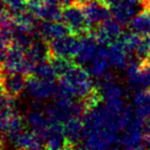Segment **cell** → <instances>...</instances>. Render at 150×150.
I'll return each mask as SVG.
<instances>
[{"mask_svg": "<svg viewBox=\"0 0 150 150\" xmlns=\"http://www.w3.org/2000/svg\"><path fill=\"white\" fill-rule=\"evenodd\" d=\"M121 26L122 25L117 22L114 18H111L94 28L92 34L100 44L110 46L115 41H117L119 36L122 33Z\"/></svg>", "mask_w": 150, "mask_h": 150, "instance_id": "4", "label": "cell"}, {"mask_svg": "<svg viewBox=\"0 0 150 150\" xmlns=\"http://www.w3.org/2000/svg\"><path fill=\"white\" fill-rule=\"evenodd\" d=\"M110 60H109V46L99 43L97 52L94 58L90 61L88 64V71L93 77L102 79L109 73V66H110Z\"/></svg>", "mask_w": 150, "mask_h": 150, "instance_id": "8", "label": "cell"}, {"mask_svg": "<svg viewBox=\"0 0 150 150\" xmlns=\"http://www.w3.org/2000/svg\"><path fill=\"white\" fill-rule=\"evenodd\" d=\"M6 134L2 129H0V149H2L5 146V141H6Z\"/></svg>", "mask_w": 150, "mask_h": 150, "instance_id": "29", "label": "cell"}, {"mask_svg": "<svg viewBox=\"0 0 150 150\" xmlns=\"http://www.w3.org/2000/svg\"><path fill=\"white\" fill-rule=\"evenodd\" d=\"M59 82L79 99L86 96L95 88L92 75L79 64H76L68 73L59 78Z\"/></svg>", "mask_w": 150, "mask_h": 150, "instance_id": "1", "label": "cell"}, {"mask_svg": "<svg viewBox=\"0 0 150 150\" xmlns=\"http://www.w3.org/2000/svg\"><path fill=\"white\" fill-rule=\"evenodd\" d=\"M131 31L138 35L145 36L150 34V11L143 8L129 24Z\"/></svg>", "mask_w": 150, "mask_h": 150, "instance_id": "16", "label": "cell"}, {"mask_svg": "<svg viewBox=\"0 0 150 150\" xmlns=\"http://www.w3.org/2000/svg\"><path fill=\"white\" fill-rule=\"evenodd\" d=\"M143 63L146 65V66L149 67V68H150V52H149V54H148L147 59H146V60H145V62H143Z\"/></svg>", "mask_w": 150, "mask_h": 150, "instance_id": "31", "label": "cell"}, {"mask_svg": "<svg viewBox=\"0 0 150 150\" xmlns=\"http://www.w3.org/2000/svg\"><path fill=\"white\" fill-rule=\"evenodd\" d=\"M63 9L54 0H45L36 16L42 21L58 22L62 20Z\"/></svg>", "mask_w": 150, "mask_h": 150, "instance_id": "17", "label": "cell"}, {"mask_svg": "<svg viewBox=\"0 0 150 150\" xmlns=\"http://www.w3.org/2000/svg\"><path fill=\"white\" fill-rule=\"evenodd\" d=\"M13 146L19 149H42L45 144L41 137L35 132H24L13 143Z\"/></svg>", "mask_w": 150, "mask_h": 150, "instance_id": "15", "label": "cell"}, {"mask_svg": "<svg viewBox=\"0 0 150 150\" xmlns=\"http://www.w3.org/2000/svg\"><path fill=\"white\" fill-rule=\"evenodd\" d=\"M119 146L125 149H143L144 134H143V119L137 116L133 122L125 129L118 136Z\"/></svg>", "mask_w": 150, "mask_h": 150, "instance_id": "3", "label": "cell"}, {"mask_svg": "<svg viewBox=\"0 0 150 150\" xmlns=\"http://www.w3.org/2000/svg\"><path fill=\"white\" fill-rule=\"evenodd\" d=\"M26 54H27L28 60L34 66L41 62H44V61L50 60L52 57L50 43L42 38H37L34 40L31 46L26 50Z\"/></svg>", "mask_w": 150, "mask_h": 150, "instance_id": "14", "label": "cell"}, {"mask_svg": "<svg viewBox=\"0 0 150 150\" xmlns=\"http://www.w3.org/2000/svg\"><path fill=\"white\" fill-rule=\"evenodd\" d=\"M109 60L112 66L119 69H127L129 62V54L118 41L109 46Z\"/></svg>", "mask_w": 150, "mask_h": 150, "instance_id": "19", "label": "cell"}, {"mask_svg": "<svg viewBox=\"0 0 150 150\" xmlns=\"http://www.w3.org/2000/svg\"><path fill=\"white\" fill-rule=\"evenodd\" d=\"M24 132H25V120H24V118L19 113L16 112L11 118V120H9L6 129H5V134H6L7 140L13 144L16 142V140Z\"/></svg>", "mask_w": 150, "mask_h": 150, "instance_id": "20", "label": "cell"}, {"mask_svg": "<svg viewBox=\"0 0 150 150\" xmlns=\"http://www.w3.org/2000/svg\"><path fill=\"white\" fill-rule=\"evenodd\" d=\"M143 134L144 138L150 139V116L143 120Z\"/></svg>", "mask_w": 150, "mask_h": 150, "instance_id": "26", "label": "cell"}, {"mask_svg": "<svg viewBox=\"0 0 150 150\" xmlns=\"http://www.w3.org/2000/svg\"><path fill=\"white\" fill-rule=\"evenodd\" d=\"M54 1H56V2L58 3L62 8L75 4V0H54Z\"/></svg>", "mask_w": 150, "mask_h": 150, "instance_id": "28", "label": "cell"}, {"mask_svg": "<svg viewBox=\"0 0 150 150\" xmlns=\"http://www.w3.org/2000/svg\"><path fill=\"white\" fill-rule=\"evenodd\" d=\"M135 6L134 4H129V3L123 2L121 4L117 5V6L111 8L112 11V17L116 20L117 22L121 24V25H129V22L135 16Z\"/></svg>", "mask_w": 150, "mask_h": 150, "instance_id": "21", "label": "cell"}, {"mask_svg": "<svg viewBox=\"0 0 150 150\" xmlns=\"http://www.w3.org/2000/svg\"><path fill=\"white\" fill-rule=\"evenodd\" d=\"M149 52H150V34L149 35L142 36L141 40H140V43L138 45L134 56H136L142 62H145Z\"/></svg>", "mask_w": 150, "mask_h": 150, "instance_id": "24", "label": "cell"}, {"mask_svg": "<svg viewBox=\"0 0 150 150\" xmlns=\"http://www.w3.org/2000/svg\"><path fill=\"white\" fill-rule=\"evenodd\" d=\"M37 31L40 37L46 40L47 42L71 34L70 30L66 26V24L61 23V21H43L42 23L38 24Z\"/></svg>", "mask_w": 150, "mask_h": 150, "instance_id": "11", "label": "cell"}, {"mask_svg": "<svg viewBox=\"0 0 150 150\" xmlns=\"http://www.w3.org/2000/svg\"><path fill=\"white\" fill-rule=\"evenodd\" d=\"M102 1H103V3L106 4L110 9L117 6V5L121 4V3L125 2V0H102Z\"/></svg>", "mask_w": 150, "mask_h": 150, "instance_id": "27", "label": "cell"}, {"mask_svg": "<svg viewBox=\"0 0 150 150\" xmlns=\"http://www.w3.org/2000/svg\"><path fill=\"white\" fill-rule=\"evenodd\" d=\"M52 56L75 58L80 47V37L76 35H67L48 42Z\"/></svg>", "mask_w": 150, "mask_h": 150, "instance_id": "7", "label": "cell"}, {"mask_svg": "<svg viewBox=\"0 0 150 150\" xmlns=\"http://www.w3.org/2000/svg\"><path fill=\"white\" fill-rule=\"evenodd\" d=\"M62 21L69 28L72 35L78 37L92 34L93 28L91 27L86 15L79 5L73 4L63 8Z\"/></svg>", "mask_w": 150, "mask_h": 150, "instance_id": "2", "label": "cell"}, {"mask_svg": "<svg viewBox=\"0 0 150 150\" xmlns=\"http://www.w3.org/2000/svg\"><path fill=\"white\" fill-rule=\"evenodd\" d=\"M27 123L32 131L38 134L44 141L50 127V119L47 117L46 113L42 112L35 106L27 114Z\"/></svg>", "mask_w": 150, "mask_h": 150, "instance_id": "12", "label": "cell"}, {"mask_svg": "<svg viewBox=\"0 0 150 150\" xmlns=\"http://www.w3.org/2000/svg\"><path fill=\"white\" fill-rule=\"evenodd\" d=\"M80 7L83 11L93 29L96 28L99 24L113 18L111 9L103 3L102 0H88Z\"/></svg>", "mask_w": 150, "mask_h": 150, "instance_id": "5", "label": "cell"}, {"mask_svg": "<svg viewBox=\"0 0 150 150\" xmlns=\"http://www.w3.org/2000/svg\"><path fill=\"white\" fill-rule=\"evenodd\" d=\"M134 110L143 120L150 116V88L136 92L134 97Z\"/></svg>", "mask_w": 150, "mask_h": 150, "instance_id": "18", "label": "cell"}, {"mask_svg": "<svg viewBox=\"0 0 150 150\" xmlns=\"http://www.w3.org/2000/svg\"><path fill=\"white\" fill-rule=\"evenodd\" d=\"M32 75L44 80H57V78H58L50 60L44 61V62L36 65Z\"/></svg>", "mask_w": 150, "mask_h": 150, "instance_id": "23", "label": "cell"}, {"mask_svg": "<svg viewBox=\"0 0 150 150\" xmlns=\"http://www.w3.org/2000/svg\"><path fill=\"white\" fill-rule=\"evenodd\" d=\"M29 75H26L24 73H6L5 72L4 76L1 81V86L4 91V93L9 97V98L18 99L21 94L23 93L24 88H26L27 84V79Z\"/></svg>", "mask_w": 150, "mask_h": 150, "instance_id": "9", "label": "cell"}, {"mask_svg": "<svg viewBox=\"0 0 150 150\" xmlns=\"http://www.w3.org/2000/svg\"><path fill=\"white\" fill-rule=\"evenodd\" d=\"M9 13H13L27 7V0H5Z\"/></svg>", "mask_w": 150, "mask_h": 150, "instance_id": "25", "label": "cell"}, {"mask_svg": "<svg viewBox=\"0 0 150 150\" xmlns=\"http://www.w3.org/2000/svg\"><path fill=\"white\" fill-rule=\"evenodd\" d=\"M4 74H5L4 66H3V64L0 63V83L2 81V78H3V76H4Z\"/></svg>", "mask_w": 150, "mask_h": 150, "instance_id": "30", "label": "cell"}, {"mask_svg": "<svg viewBox=\"0 0 150 150\" xmlns=\"http://www.w3.org/2000/svg\"><path fill=\"white\" fill-rule=\"evenodd\" d=\"M99 42L93 34H88L80 37V47L77 54L75 56V62L79 65H88L94 58L98 48Z\"/></svg>", "mask_w": 150, "mask_h": 150, "instance_id": "13", "label": "cell"}, {"mask_svg": "<svg viewBox=\"0 0 150 150\" xmlns=\"http://www.w3.org/2000/svg\"><path fill=\"white\" fill-rule=\"evenodd\" d=\"M50 62L52 63L54 70L56 72L58 79L64 76L66 73H68L77 63L73 61L71 58L61 56H52L50 59Z\"/></svg>", "mask_w": 150, "mask_h": 150, "instance_id": "22", "label": "cell"}, {"mask_svg": "<svg viewBox=\"0 0 150 150\" xmlns=\"http://www.w3.org/2000/svg\"><path fill=\"white\" fill-rule=\"evenodd\" d=\"M64 135L70 149L82 148L84 139V125L82 118H71L64 122Z\"/></svg>", "mask_w": 150, "mask_h": 150, "instance_id": "10", "label": "cell"}, {"mask_svg": "<svg viewBox=\"0 0 150 150\" xmlns=\"http://www.w3.org/2000/svg\"><path fill=\"white\" fill-rule=\"evenodd\" d=\"M58 82L56 80H44L34 75H29L27 79V88L29 95L36 101H42L54 96Z\"/></svg>", "mask_w": 150, "mask_h": 150, "instance_id": "6", "label": "cell"}]
</instances>
